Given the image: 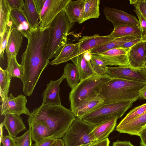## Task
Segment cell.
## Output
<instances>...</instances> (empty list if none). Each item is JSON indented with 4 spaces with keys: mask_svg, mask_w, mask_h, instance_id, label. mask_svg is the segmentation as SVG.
I'll return each instance as SVG.
<instances>
[{
    "mask_svg": "<svg viewBox=\"0 0 146 146\" xmlns=\"http://www.w3.org/2000/svg\"><path fill=\"white\" fill-rule=\"evenodd\" d=\"M50 33V28L42 31L39 26L28 36L27 46L21 56L24 72L20 79L23 92L27 96L32 95L42 72L50 64L45 55Z\"/></svg>",
    "mask_w": 146,
    "mask_h": 146,
    "instance_id": "cell-1",
    "label": "cell"
},
{
    "mask_svg": "<svg viewBox=\"0 0 146 146\" xmlns=\"http://www.w3.org/2000/svg\"><path fill=\"white\" fill-rule=\"evenodd\" d=\"M76 118L70 110L62 105L42 104L31 112L27 123L29 127L36 123L44 124L49 129L52 137L61 139Z\"/></svg>",
    "mask_w": 146,
    "mask_h": 146,
    "instance_id": "cell-2",
    "label": "cell"
},
{
    "mask_svg": "<svg viewBox=\"0 0 146 146\" xmlns=\"http://www.w3.org/2000/svg\"><path fill=\"white\" fill-rule=\"evenodd\" d=\"M146 82L112 78L101 88L99 95L104 104L134 102L139 99V92Z\"/></svg>",
    "mask_w": 146,
    "mask_h": 146,
    "instance_id": "cell-3",
    "label": "cell"
},
{
    "mask_svg": "<svg viewBox=\"0 0 146 146\" xmlns=\"http://www.w3.org/2000/svg\"><path fill=\"white\" fill-rule=\"evenodd\" d=\"M111 78L108 74H95L80 81L69 93L70 110L74 113L84 102L98 96L102 87Z\"/></svg>",
    "mask_w": 146,
    "mask_h": 146,
    "instance_id": "cell-4",
    "label": "cell"
},
{
    "mask_svg": "<svg viewBox=\"0 0 146 146\" xmlns=\"http://www.w3.org/2000/svg\"><path fill=\"white\" fill-rule=\"evenodd\" d=\"M71 23L64 10L55 18L50 27L49 37L45 55L49 60L56 58L67 43L68 32L74 25Z\"/></svg>",
    "mask_w": 146,
    "mask_h": 146,
    "instance_id": "cell-5",
    "label": "cell"
},
{
    "mask_svg": "<svg viewBox=\"0 0 146 146\" xmlns=\"http://www.w3.org/2000/svg\"><path fill=\"white\" fill-rule=\"evenodd\" d=\"M134 102L104 104L97 109L85 115L82 119L95 126L111 120L121 117L129 109Z\"/></svg>",
    "mask_w": 146,
    "mask_h": 146,
    "instance_id": "cell-6",
    "label": "cell"
},
{
    "mask_svg": "<svg viewBox=\"0 0 146 146\" xmlns=\"http://www.w3.org/2000/svg\"><path fill=\"white\" fill-rule=\"evenodd\" d=\"M95 126L76 117L62 137L65 146H80L97 141L91 133Z\"/></svg>",
    "mask_w": 146,
    "mask_h": 146,
    "instance_id": "cell-7",
    "label": "cell"
},
{
    "mask_svg": "<svg viewBox=\"0 0 146 146\" xmlns=\"http://www.w3.org/2000/svg\"><path fill=\"white\" fill-rule=\"evenodd\" d=\"M70 0H34L39 15V26L41 30L50 28L53 21L64 10Z\"/></svg>",
    "mask_w": 146,
    "mask_h": 146,
    "instance_id": "cell-8",
    "label": "cell"
},
{
    "mask_svg": "<svg viewBox=\"0 0 146 146\" xmlns=\"http://www.w3.org/2000/svg\"><path fill=\"white\" fill-rule=\"evenodd\" d=\"M27 102L25 96L21 94L15 97L11 93L1 102L0 106L1 115L15 114L20 115L24 114L29 116L31 113L26 106Z\"/></svg>",
    "mask_w": 146,
    "mask_h": 146,
    "instance_id": "cell-9",
    "label": "cell"
},
{
    "mask_svg": "<svg viewBox=\"0 0 146 146\" xmlns=\"http://www.w3.org/2000/svg\"><path fill=\"white\" fill-rule=\"evenodd\" d=\"M106 19L113 24L114 28L128 25L140 28L139 21L135 16L121 10L105 7L103 9Z\"/></svg>",
    "mask_w": 146,
    "mask_h": 146,
    "instance_id": "cell-10",
    "label": "cell"
},
{
    "mask_svg": "<svg viewBox=\"0 0 146 146\" xmlns=\"http://www.w3.org/2000/svg\"><path fill=\"white\" fill-rule=\"evenodd\" d=\"M129 49L119 47L99 54H91L103 61L107 65L130 66L127 56Z\"/></svg>",
    "mask_w": 146,
    "mask_h": 146,
    "instance_id": "cell-11",
    "label": "cell"
},
{
    "mask_svg": "<svg viewBox=\"0 0 146 146\" xmlns=\"http://www.w3.org/2000/svg\"><path fill=\"white\" fill-rule=\"evenodd\" d=\"M107 74L112 78L146 82V77L141 70L131 66L108 67Z\"/></svg>",
    "mask_w": 146,
    "mask_h": 146,
    "instance_id": "cell-12",
    "label": "cell"
},
{
    "mask_svg": "<svg viewBox=\"0 0 146 146\" xmlns=\"http://www.w3.org/2000/svg\"><path fill=\"white\" fill-rule=\"evenodd\" d=\"M114 39L110 37L108 35L101 36L98 34H96L91 36H84L79 40L78 48L76 53L72 57L71 59Z\"/></svg>",
    "mask_w": 146,
    "mask_h": 146,
    "instance_id": "cell-13",
    "label": "cell"
},
{
    "mask_svg": "<svg viewBox=\"0 0 146 146\" xmlns=\"http://www.w3.org/2000/svg\"><path fill=\"white\" fill-rule=\"evenodd\" d=\"M65 78L62 76L56 80H50L42 93V104L61 105L60 96V85Z\"/></svg>",
    "mask_w": 146,
    "mask_h": 146,
    "instance_id": "cell-14",
    "label": "cell"
},
{
    "mask_svg": "<svg viewBox=\"0 0 146 146\" xmlns=\"http://www.w3.org/2000/svg\"><path fill=\"white\" fill-rule=\"evenodd\" d=\"M146 127V111L125 123L118 124L115 130L120 133L138 136Z\"/></svg>",
    "mask_w": 146,
    "mask_h": 146,
    "instance_id": "cell-15",
    "label": "cell"
},
{
    "mask_svg": "<svg viewBox=\"0 0 146 146\" xmlns=\"http://www.w3.org/2000/svg\"><path fill=\"white\" fill-rule=\"evenodd\" d=\"M144 40L135 44L129 48L127 56L130 66L141 70L145 65V42Z\"/></svg>",
    "mask_w": 146,
    "mask_h": 146,
    "instance_id": "cell-16",
    "label": "cell"
},
{
    "mask_svg": "<svg viewBox=\"0 0 146 146\" xmlns=\"http://www.w3.org/2000/svg\"><path fill=\"white\" fill-rule=\"evenodd\" d=\"M9 135L15 138L21 132L26 129L22 118L20 115L9 114L4 116L3 122Z\"/></svg>",
    "mask_w": 146,
    "mask_h": 146,
    "instance_id": "cell-17",
    "label": "cell"
},
{
    "mask_svg": "<svg viewBox=\"0 0 146 146\" xmlns=\"http://www.w3.org/2000/svg\"><path fill=\"white\" fill-rule=\"evenodd\" d=\"M10 19L14 26L21 33L23 37L27 38L32 29L23 10H12Z\"/></svg>",
    "mask_w": 146,
    "mask_h": 146,
    "instance_id": "cell-18",
    "label": "cell"
},
{
    "mask_svg": "<svg viewBox=\"0 0 146 146\" xmlns=\"http://www.w3.org/2000/svg\"><path fill=\"white\" fill-rule=\"evenodd\" d=\"M23 37L14 26L9 36L5 49L7 58L17 56L22 46Z\"/></svg>",
    "mask_w": 146,
    "mask_h": 146,
    "instance_id": "cell-19",
    "label": "cell"
},
{
    "mask_svg": "<svg viewBox=\"0 0 146 146\" xmlns=\"http://www.w3.org/2000/svg\"><path fill=\"white\" fill-rule=\"evenodd\" d=\"M86 0H70L64 9L69 21L71 23L78 22L84 8Z\"/></svg>",
    "mask_w": 146,
    "mask_h": 146,
    "instance_id": "cell-20",
    "label": "cell"
},
{
    "mask_svg": "<svg viewBox=\"0 0 146 146\" xmlns=\"http://www.w3.org/2000/svg\"><path fill=\"white\" fill-rule=\"evenodd\" d=\"M104 104L103 98L99 95L83 103L74 113L75 117L82 119L85 115L97 109Z\"/></svg>",
    "mask_w": 146,
    "mask_h": 146,
    "instance_id": "cell-21",
    "label": "cell"
},
{
    "mask_svg": "<svg viewBox=\"0 0 146 146\" xmlns=\"http://www.w3.org/2000/svg\"><path fill=\"white\" fill-rule=\"evenodd\" d=\"M117 119L115 118L96 126L91 132L95 139L100 141L108 138L114 130Z\"/></svg>",
    "mask_w": 146,
    "mask_h": 146,
    "instance_id": "cell-22",
    "label": "cell"
},
{
    "mask_svg": "<svg viewBox=\"0 0 146 146\" xmlns=\"http://www.w3.org/2000/svg\"><path fill=\"white\" fill-rule=\"evenodd\" d=\"M79 42L66 43L62 48L57 56L50 63L51 65H57L71 60L77 50Z\"/></svg>",
    "mask_w": 146,
    "mask_h": 146,
    "instance_id": "cell-23",
    "label": "cell"
},
{
    "mask_svg": "<svg viewBox=\"0 0 146 146\" xmlns=\"http://www.w3.org/2000/svg\"><path fill=\"white\" fill-rule=\"evenodd\" d=\"M71 60L77 68L80 81L95 74L92 67L90 61H88L85 59L83 54L73 58Z\"/></svg>",
    "mask_w": 146,
    "mask_h": 146,
    "instance_id": "cell-24",
    "label": "cell"
},
{
    "mask_svg": "<svg viewBox=\"0 0 146 146\" xmlns=\"http://www.w3.org/2000/svg\"><path fill=\"white\" fill-rule=\"evenodd\" d=\"M100 0H86L80 24L92 18H97L100 15Z\"/></svg>",
    "mask_w": 146,
    "mask_h": 146,
    "instance_id": "cell-25",
    "label": "cell"
},
{
    "mask_svg": "<svg viewBox=\"0 0 146 146\" xmlns=\"http://www.w3.org/2000/svg\"><path fill=\"white\" fill-rule=\"evenodd\" d=\"M23 10L31 29H36L39 26V15L34 0H25Z\"/></svg>",
    "mask_w": 146,
    "mask_h": 146,
    "instance_id": "cell-26",
    "label": "cell"
},
{
    "mask_svg": "<svg viewBox=\"0 0 146 146\" xmlns=\"http://www.w3.org/2000/svg\"><path fill=\"white\" fill-rule=\"evenodd\" d=\"M138 38L139 37L126 36L115 38L88 51L92 54H100L110 49L120 47L125 43Z\"/></svg>",
    "mask_w": 146,
    "mask_h": 146,
    "instance_id": "cell-27",
    "label": "cell"
},
{
    "mask_svg": "<svg viewBox=\"0 0 146 146\" xmlns=\"http://www.w3.org/2000/svg\"><path fill=\"white\" fill-rule=\"evenodd\" d=\"M12 9L7 0H0V36L2 38L10 23Z\"/></svg>",
    "mask_w": 146,
    "mask_h": 146,
    "instance_id": "cell-28",
    "label": "cell"
},
{
    "mask_svg": "<svg viewBox=\"0 0 146 146\" xmlns=\"http://www.w3.org/2000/svg\"><path fill=\"white\" fill-rule=\"evenodd\" d=\"M108 35L110 37L113 38L126 36L141 37L140 28L128 25L117 27L114 28L112 33Z\"/></svg>",
    "mask_w": 146,
    "mask_h": 146,
    "instance_id": "cell-29",
    "label": "cell"
},
{
    "mask_svg": "<svg viewBox=\"0 0 146 146\" xmlns=\"http://www.w3.org/2000/svg\"><path fill=\"white\" fill-rule=\"evenodd\" d=\"M62 75L66 78L68 85L71 90L80 82L79 74L77 68L74 63H68L66 65Z\"/></svg>",
    "mask_w": 146,
    "mask_h": 146,
    "instance_id": "cell-30",
    "label": "cell"
},
{
    "mask_svg": "<svg viewBox=\"0 0 146 146\" xmlns=\"http://www.w3.org/2000/svg\"><path fill=\"white\" fill-rule=\"evenodd\" d=\"M31 136L32 140L38 143L43 140L52 137L51 132L47 126L41 123H36L31 127Z\"/></svg>",
    "mask_w": 146,
    "mask_h": 146,
    "instance_id": "cell-31",
    "label": "cell"
},
{
    "mask_svg": "<svg viewBox=\"0 0 146 146\" xmlns=\"http://www.w3.org/2000/svg\"><path fill=\"white\" fill-rule=\"evenodd\" d=\"M12 78L6 70H4L0 67V96L1 102L8 97Z\"/></svg>",
    "mask_w": 146,
    "mask_h": 146,
    "instance_id": "cell-32",
    "label": "cell"
},
{
    "mask_svg": "<svg viewBox=\"0 0 146 146\" xmlns=\"http://www.w3.org/2000/svg\"><path fill=\"white\" fill-rule=\"evenodd\" d=\"M7 67L6 70L12 77L21 79L24 72L23 66L18 62L16 56L7 58Z\"/></svg>",
    "mask_w": 146,
    "mask_h": 146,
    "instance_id": "cell-33",
    "label": "cell"
},
{
    "mask_svg": "<svg viewBox=\"0 0 146 146\" xmlns=\"http://www.w3.org/2000/svg\"><path fill=\"white\" fill-rule=\"evenodd\" d=\"M90 62L95 74L99 75L107 74L108 67L103 61L92 54V58Z\"/></svg>",
    "mask_w": 146,
    "mask_h": 146,
    "instance_id": "cell-34",
    "label": "cell"
},
{
    "mask_svg": "<svg viewBox=\"0 0 146 146\" xmlns=\"http://www.w3.org/2000/svg\"><path fill=\"white\" fill-rule=\"evenodd\" d=\"M146 111V103L137 107L131 110L120 121L119 124H122L128 122L135 117Z\"/></svg>",
    "mask_w": 146,
    "mask_h": 146,
    "instance_id": "cell-35",
    "label": "cell"
},
{
    "mask_svg": "<svg viewBox=\"0 0 146 146\" xmlns=\"http://www.w3.org/2000/svg\"><path fill=\"white\" fill-rule=\"evenodd\" d=\"M31 128L29 127V129L20 136L14 138L16 146H32Z\"/></svg>",
    "mask_w": 146,
    "mask_h": 146,
    "instance_id": "cell-36",
    "label": "cell"
},
{
    "mask_svg": "<svg viewBox=\"0 0 146 146\" xmlns=\"http://www.w3.org/2000/svg\"><path fill=\"white\" fill-rule=\"evenodd\" d=\"M14 26L11 21L9 24L7 31L3 36L0 39V58L4 59V54L6 49L8 38Z\"/></svg>",
    "mask_w": 146,
    "mask_h": 146,
    "instance_id": "cell-37",
    "label": "cell"
},
{
    "mask_svg": "<svg viewBox=\"0 0 146 146\" xmlns=\"http://www.w3.org/2000/svg\"><path fill=\"white\" fill-rule=\"evenodd\" d=\"M134 11L138 19L140 25L141 38L143 40H146V19L143 15L139 10L135 7Z\"/></svg>",
    "mask_w": 146,
    "mask_h": 146,
    "instance_id": "cell-38",
    "label": "cell"
},
{
    "mask_svg": "<svg viewBox=\"0 0 146 146\" xmlns=\"http://www.w3.org/2000/svg\"><path fill=\"white\" fill-rule=\"evenodd\" d=\"M131 4L137 8L146 19V0H129Z\"/></svg>",
    "mask_w": 146,
    "mask_h": 146,
    "instance_id": "cell-39",
    "label": "cell"
},
{
    "mask_svg": "<svg viewBox=\"0 0 146 146\" xmlns=\"http://www.w3.org/2000/svg\"><path fill=\"white\" fill-rule=\"evenodd\" d=\"M12 10H22L24 5L23 0H7Z\"/></svg>",
    "mask_w": 146,
    "mask_h": 146,
    "instance_id": "cell-40",
    "label": "cell"
},
{
    "mask_svg": "<svg viewBox=\"0 0 146 146\" xmlns=\"http://www.w3.org/2000/svg\"><path fill=\"white\" fill-rule=\"evenodd\" d=\"M57 139L52 137L46 138L39 142L35 143L32 145V146H51L56 142Z\"/></svg>",
    "mask_w": 146,
    "mask_h": 146,
    "instance_id": "cell-41",
    "label": "cell"
},
{
    "mask_svg": "<svg viewBox=\"0 0 146 146\" xmlns=\"http://www.w3.org/2000/svg\"><path fill=\"white\" fill-rule=\"evenodd\" d=\"M3 146H16L14 138L9 135L4 136L0 141Z\"/></svg>",
    "mask_w": 146,
    "mask_h": 146,
    "instance_id": "cell-42",
    "label": "cell"
},
{
    "mask_svg": "<svg viewBox=\"0 0 146 146\" xmlns=\"http://www.w3.org/2000/svg\"><path fill=\"white\" fill-rule=\"evenodd\" d=\"M144 40L141 37L137 38L125 43L120 47L125 49H129L136 44Z\"/></svg>",
    "mask_w": 146,
    "mask_h": 146,
    "instance_id": "cell-43",
    "label": "cell"
},
{
    "mask_svg": "<svg viewBox=\"0 0 146 146\" xmlns=\"http://www.w3.org/2000/svg\"><path fill=\"white\" fill-rule=\"evenodd\" d=\"M110 141L108 138L100 141H96L90 146H109Z\"/></svg>",
    "mask_w": 146,
    "mask_h": 146,
    "instance_id": "cell-44",
    "label": "cell"
},
{
    "mask_svg": "<svg viewBox=\"0 0 146 146\" xmlns=\"http://www.w3.org/2000/svg\"><path fill=\"white\" fill-rule=\"evenodd\" d=\"M139 136L141 139L140 146H146V127L140 132Z\"/></svg>",
    "mask_w": 146,
    "mask_h": 146,
    "instance_id": "cell-45",
    "label": "cell"
},
{
    "mask_svg": "<svg viewBox=\"0 0 146 146\" xmlns=\"http://www.w3.org/2000/svg\"><path fill=\"white\" fill-rule=\"evenodd\" d=\"M113 146H135L129 141L117 140L113 143Z\"/></svg>",
    "mask_w": 146,
    "mask_h": 146,
    "instance_id": "cell-46",
    "label": "cell"
},
{
    "mask_svg": "<svg viewBox=\"0 0 146 146\" xmlns=\"http://www.w3.org/2000/svg\"><path fill=\"white\" fill-rule=\"evenodd\" d=\"M139 95V99H146V85L140 91Z\"/></svg>",
    "mask_w": 146,
    "mask_h": 146,
    "instance_id": "cell-47",
    "label": "cell"
},
{
    "mask_svg": "<svg viewBox=\"0 0 146 146\" xmlns=\"http://www.w3.org/2000/svg\"><path fill=\"white\" fill-rule=\"evenodd\" d=\"M83 54L85 59L88 61H90L92 58V54L89 51H87Z\"/></svg>",
    "mask_w": 146,
    "mask_h": 146,
    "instance_id": "cell-48",
    "label": "cell"
},
{
    "mask_svg": "<svg viewBox=\"0 0 146 146\" xmlns=\"http://www.w3.org/2000/svg\"><path fill=\"white\" fill-rule=\"evenodd\" d=\"M56 146H65L63 139H57Z\"/></svg>",
    "mask_w": 146,
    "mask_h": 146,
    "instance_id": "cell-49",
    "label": "cell"
},
{
    "mask_svg": "<svg viewBox=\"0 0 146 146\" xmlns=\"http://www.w3.org/2000/svg\"><path fill=\"white\" fill-rule=\"evenodd\" d=\"M3 122H1V123L0 125V141L3 138V137L4 136L3 135Z\"/></svg>",
    "mask_w": 146,
    "mask_h": 146,
    "instance_id": "cell-50",
    "label": "cell"
},
{
    "mask_svg": "<svg viewBox=\"0 0 146 146\" xmlns=\"http://www.w3.org/2000/svg\"><path fill=\"white\" fill-rule=\"evenodd\" d=\"M94 141V142H91V143H88L82 144L80 146H90L92 144Z\"/></svg>",
    "mask_w": 146,
    "mask_h": 146,
    "instance_id": "cell-51",
    "label": "cell"
},
{
    "mask_svg": "<svg viewBox=\"0 0 146 146\" xmlns=\"http://www.w3.org/2000/svg\"><path fill=\"white\" fill-rule=\"evenodd\" d=\"M145 64H146V41L145 42Z\"/></svg>",
    "mask_w": 146,
    "mask_h": 146,
    "instance_id": "cell-52",
    "label": "cell"
},
{
    "mask_svg": "<svg viewBox=\"0 0 146 146\" xmlns=\"http://www.w3.org/2000/svg\"><path fill=\"white\" fill-rule=\"evenodd\" d=\"M142 72L146 77V70L141 69Z\"/></svg>",
    "mask_w": 146,
    "mask_h": 146,
    "instance_id": "cell-53",
    "label": "cell"
},
{
    "mask_svg": "<svg viewBox=\"0 0 146 146\" xmlns=\"http://www.w3.org/2000/svg\"><path fill=\"white\" fill-rule=\"evenodd\" d=\"M57 141V139L56 141V142L51 146H56Z\"/></svg>",
    "mask_w": 146,
    "mask_h": 146,
    "instance_id": "cell-54",
    "label": "cell"
},
{
    "mask_svg": "<svg viewBox=\"0 0 146 146\" xmlns=\"http://www.w3.org/2000/svg\"><path fill=\"white\" fill-rule=\"evenodd\" d=\"M142 69L146 70V64H145L143 69Z\"/></svg>",
    "mask_w": 146,
    "mask_h": 146,
    "instance_id": "cell-55",
    "label": "cell"
},
{
    "mask_svg": "<svg viewBox=\"0 0 146 146\" xmlns=\"http://www.w3.org/2000/svg\"><path fill=\"white\" fill-rule=\"evenodd\" d=\"M0 146H2L1 143H0Z\"/></svg>",
    "mask_w": 146,
    "mask_h": 146,
    "instance_id": "cell-56",
    "label": "cell"
}]
</instances>
